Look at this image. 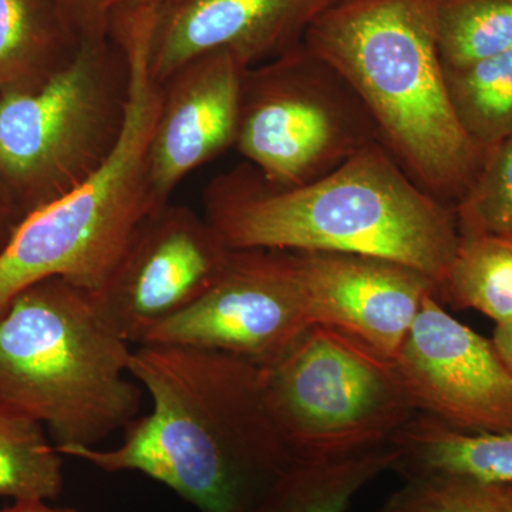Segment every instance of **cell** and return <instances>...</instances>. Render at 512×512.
<instances>
[{
    "instance_id": "cell-3",
    "label": "cell",
    "mask_w": 512,
    "mask_h": 512,
    "mask_svg": "<svg viewBox=\"0 0 512 512\" xmlns=\"http://www.w3.org/2000/svg\"><path fill=\"white\" fill-rule=\"evenodd\" d=\"M439 0H342L309 28L302 46L352 87L380 143L441 202H457L485 153L451 103L437 46Z\"/></svg>"
},
{
    "instance_id": "cell-24",
    "label": "cell",
    "mask_w": 512,
    "mask_h": 512,
    "mask_svg": "<svg viewBox=\"0 0 512 512\" xmlns=\"http://www.w3.org/2000/svg\"><path fill=\"white\" fill-rule=\"evenodd\" d=\"M63 18L76 26L79 37L104 36L111 0H56Z\"/></svg>"
},
{
    "instance_id": "cell-14",
    "label": "cell",
    "mask_w": 512,
    "mask_h": 512,
    "mask_svg": "<svg viewBox=\"0 0 512 512\" xmlns=\"http://www.w3.org/2000/svg\"><path fill=\"white\" fill-rule=\"evenodd\" d=\"M342 0H190L161 9L150 69L163 84L181 66L228 50L245 69L302 45L306 32Z\"/></svg>"
},
{
    "instance_id": "cell-18",
    "label": "cell",
    "mask_w": 512,
    "mask_h": 512,
    "mask_svg": "<svg viewBox=\"0 0 512 512\" xmlns=\"http://www.w3.org/2000/svg\"><path fill=\"white\" fill-rule=\"evenodd\" d=\"M62 457L40 421L0 404V497L56 500L63 491Z\"/></svg>"
},
{
    "instance_id": "cell-20",
    "label": "cell",
    "mask_w": 512,
    "mask_h": 512,
    "mask_svg": "<svg viewBox=\"0 0 512 512\" xmlns=\"http://www.w3.org/2000/svg\"><path fill=\"white\" fill-rule=\"evenodd\" d=\"M437 46L444 69L461 70L512 47V0H439Z\"/></svg>"
},
{
    "instance_id": "cell-4",
    "label": "cell",
    "mask_w": 512,
    "mask_h": 512,
    "mask_svg": "<svg viewBox=\"0 0 512 512\" xmlns=\"http://www.w3.org/2000/svg\"><path fill=\"white\" fill-rule=\"evenodd\" d=\"M156 28V15L147 10L120 19L128 97L119 141L84 183L20 220L0 251V318L20 292L50 278L100 295L134 232L157 211L148 180V154L163 97V86L150 69Z\"/></svg>"
},
{
    "instance_id": "cell-2",
    "label": "cell",
    "mask_w": 512,
    "mask_h": 512,
    "mask_svg": "<svg viewBox=\"0 0 512 512\" xmlns=\"http://www.w3.org/2000/svg\"><path fill=\"white\" fill-rule=\"evenodd\" d=\"M204 202L229 248L375 256L423 272L437 291L460 242L454 208L421 188L380 141L301 187L235 168L212 180Z\"/></svg>"
},
{
    "instance_id": "cell-6",
    "label": "cell",
    "mask_w": 512,
    "mask_h": 512,
    "mask_svg": "<svg viewBox=\"0 0 512 512\" xmlns=\"http://www.w3.org/2000/svg\"><path fill=\"white\" fill-rule=\"evenodd\" d=\"M126 56L83 39L66 66L29 92L0 94V187L22 218L96 173L126 119Z\"/></svg>"
},
{
    "instance_id": "cell-11",
    "label": "cell",
    "mask_w": 512,
    "mask_h": 512,
    "mask_svg": "<svg viewBox=\"0 0 512 512\" xmlns=\"http://www.w3.org/2000/svg\"><path fill=\"white\" fill-rule=\"evenodd\" d=\"M417 413L467 433H512V370L493 339L424 298L393 359Z\"/></svg>"
},
{
    "instance_id": "cell-15",
    "label": "cell",
    "mask_w": 512,
    "mask_h": 512,
    "mask_svg": "<svg viewBox=\"0 0 512 512\" xmlns=\"http://www.w3.org/2000/svg\"><path fill=\"white\" fill-rule=\"evenodd\" d=\"M394 471L404 477L446 474L487 484H512V433H467L416 413L393 437Z\"/></svg>"
},
{
    "instance_id": "cell-28",
    "label": "cell",
    "mask_w": 512,
    "mask_h": 512,
    "mask_svg": "<svg viewBox=\"0 0 512 512\" xmlns=\"http://www.w3.org/2000/svg\"><path fill=\"white\" fill-rule=\"evenodd\" d=\"M0 512H80L74 508H57L40 501H30V503H15L12 507Z\"/></svg>"
},
{
    "instance_id": "cell-8",
    "label": "cell",
    "mask_w": 512,
    "mask_h": 512,
    "mask_svg": "<svg viewBox=\"0 0 512 512\" xmlns=\"http://www.w3.org/2000/svg\"><path fill=\"white\" fill-rule=\"evenodd\" d=\"M373 141L365 104L302 45L245 70L235 147L268 183H312Z\"/></svg>"
},
{
    "instance_id": "cell-1",
    "label": "cell",
    "mask_w": 512,
    "mask_h": 512,
    "mask_svg": "<svg viewBox=\"0 0 512 512\" xmlns=\"http://www.w3.org/2000/svg\"><path fill=\"white\" fill-rule=\"evenodd\" d=\"M128 373L153 409L124 427L113 450L56 447L106 471H137L198 512H256L295 461L269 410L264 367L228 353L144 343Z\"/></svg>"
},
{
    "instance_id": "cell-12",
    "label": "cell",
    "mask_w": 512,
    "mask_h": 512,
    "mask_svg": "<svg viewBox=\"0 0 512 512\" xmlns=\"http://www.w3.org/2000/svg\"><path fill=\"white\" fill-rule=\"evenodd\" d=\"M313 326L339 330L394 359L433 279L375 256L296 252Z\"/></svg>"
},
{
    "instance_id": "cell-23",
    "label": "cell",
    "mask_w": 512,
    "mask_h": 512,
    "mask_svg": "<svg viewBox=\"0 0 512 512\" xmlns=\"http://www.w3.org/2000/svg\"><path fill=\"white\" fill-rule=\"evenodd\" d=\"M379 512H512V484L446 474L409 477Z\"/></svg>"
},
{
    "instance_id": "cell-27",
    "label": "cell",
    "mask_w": 512,
    "mask_h": 512,
    "mask_svg": "<svg viewBox=\"0 0 512 512\" xmlns=\"http://www.w3.org/2000/svg\"><path fill=\"white\" fill-rule=\"evenodd\" d=\"M185 2L190 0H111V6L113 9L130 8V6H157V8L167 9Z\"/></svg>"
},
{
    "instance_id": "cell-26",
    "label": "cell",
    "mask_w": 512,
    "mask_h": 512,
    "mask_svg": "<svg viewBox=\"0 0 512 512\" xmlns=\"http://www.w3.org/2000/svg\"><path fill=\"white\" fill-rule=\"evenodd\" d=\"M493 342L504 362L512 370V323L495 328Z\"/></svg>"
},
{
    "instance_id": "cell-13",
    "label": "cell",
    "mask_w": 512,
    "mask_h": 512,
    "mask_svg": "<svg viewBox=\"0 0 512 512\" xmlns=\"http://www.w3.org/2000/svg\"><path fill=\"white\" fill-rule=\"evenodd\" d=\"M245 70L228 50H215L185 63L161 84L148 154L156 210L170 204L188 175L235 146Z\"/></svg>"
},
{
    "instance_id": "cell-9",
    "label": "cell",
    "mask_w": 512,
    "mask_h": 512,
    "mask_svg": "<svg viewBox=\"0 0 512 512\" xmlns=\"http://www.w3.org/2000/svg\"><path fill=\"white\" fill-rule=\"evenodd\" d=\"M312 326L296 252L231 249L208 291L146 343L217 350L268 366Z\"/></svg>"
},
{
    "instance_id": "cell-10",
    "label": "cell",
    "mask_w": 512,
    "mask_h": 512,
    "mask_svg": "<svg viewBox=\"0 0 512 512\" xmlns=\"http://www.w3.org/2000/svg\"><path fill=\"white\" fill-rule=\"evenodd\" d=\"M231 249L207 218L164 205L141 222L96 296L104 318L127 343L143 345L208 291Z\"/></svg>"
},
{
    "instance_id": "cell-19",
    "label": "cell",
    "mask_w": 512,
    "mask_h": 512,
    "mask_svg": "<svg viewBox=\"0 0 512 512\" xmlns=\"http://www.w3.org/2000/svg\"><path fill=\"white\" fill-rule=\"evenodd\" d=\"M451 103L461 126L487 154L512 134V47L467 69L447 70Z\"/></svg>"
},
{
    "instance_id": "cell-7",
    "label": "cell",
    "mask_w": 512,
    "mask_h": 512,
    "mask_svg": "<svg viewBox=\"0 0 512 512\" xmlns=\"http://www.w3.org/2000/svg\"><path fill=\"white\" fill-rule=\"evenodd\" d=\"M262 367L266 402L295 458L389 446L417 413L393 360L339 330L312 326Z\"/></svg>"
},
{
    "instance_id": "cell-5",
    "label": "cell",
    "mask_w": 512,
    "mask_h": 512,
    "mask_svg": "<svg viewBox=\"0 0 512 512\" xmlns=\"http://www.w3.org/2000/svg\"><path fill=\"white\" fill-rule=\"evenodd\" d=\"M128 345L92 293L62 278L30 286L0 318V404L46 424L56 447H96L140 412Z\"/></svg>"
},
{
    "instance_id": "cell-22",
    "label": "cell",
    "mask_w": 512,
    "mask_h": 512,
    "mask_svg": "<svg viewBox=\"0 0 512 512\" xmlns=\"http://www.w3.org/2000/svg\"><path fill=\"white\" fill-rule=\"evenodd\" d=\"M460 237L512 238V134L485 154L471 187L454 205Z\"/></svg>"
},
{
    "instance_id": "cell-25",
    "label": "cell",
    "mask_w": 512,
    "mask_h": 512,
    "mask_svg": "<svg viewBox=\"0 0 512 512\" xmlns=\"http://www.w3.org/2000/svg\"><path fill=\"white\" fill-rule=\"evenodd\" d=\"M22 220V215L9 200L3 188L0 187V251L8 244L13 231Z\"/></svg>"
},
{
    "instance_id": "cell-16",
    "label": "cell",
    "mask_w": 512,
    "mask_h": 512,
    "mask_svg": "<svg viewBox=\"0 0 512 512\" xmlns=\"http://www.w3.org/2000/svg\"><path fill=\"white\" fill-rule=\"evenodd\" d=\"M399 453L389 444L339 458H295L256 512H346L353 498L386 471Z\"/></svg>"
},
{
    "instance_id": "cell-17",
    "label": "cell",
    "mask_w": 512,
    "mask_h": 512,
    "mask_svg": "<svg viewBox=\"0 0 512 512\" xmlns=\"http://www.w3.org/2000/svg\"><path fill=\"white\" fill-rule=\"evenodd\" d=\"M437 298L453 308L473 309L497 326L512 323V238L460 237Z\"/></svg>"
},
{
    "instance_id": "cell-21",
    "label": "cell",
    "mask_w": 512,
    "mask_h": 512,
    "mask_svg": "<svg viewBox=\"0 0 512 512\" xmlns=\"http://www.w3.org/2000/svg\"><path fill=\"white\" fill-rule=\"evenodd\" d=\"M53 45L30 0H0V94L35 90L66 66Z\"/></svg>"
}]
</instances>
